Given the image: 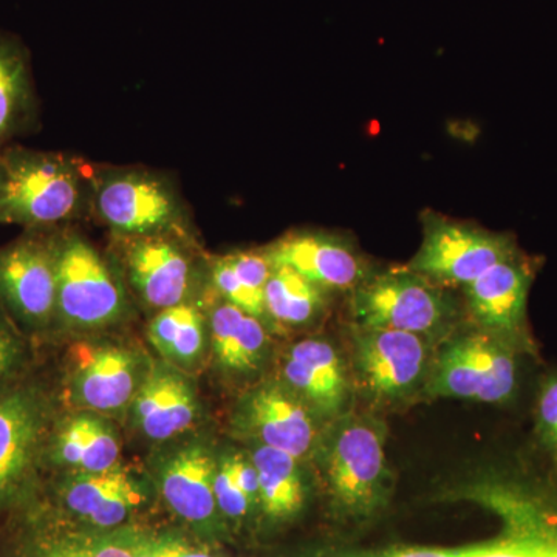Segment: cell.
<instances>
[{
    "instance_id": "6da1fadb",
    "label": "cell",
    "mask_w": 557,
    "mask_h": 557,
    "mask_svg": "<svg viewBox=\"0 0 557 557\" xmlns=\"http://www.w3.org/2000/svg\"><path fill=\"white\" fill-rule=\"evenodd\" d=\"M313 456L333 511L348 522L373 518L391 497L386 426L364 413H343L319 435Z\"/></svg>"
},
{
    "instance_id": "7a4b0ae2",
    "label": "cell",
    "mask_w": 557,
    "mask_h": 557,
    "mask_svg": "<svg viewBox=\"0 0 557 557\" xmlns=\"http://www.w3.org/2000/svg\"><path fill=\"white\" fill-rule=\"evenodd\" d=\"M5 182L0 225L47 231L89 209L91 174L62 153L7 148L0 152Z\"/></svg>"
},
{
    "instance_id": "3957f363",
    "label": "cell",
    "mask_w": 557,
    "mask_h": 557,
    "mask_svg": "<svg viewBox=\"0 0 557 557\" xmlns=\"http://www.w3.org/2000/svg\"><path fill=\"white\" fill-rule=\"evenodd\" d=\"M500 519L496 537L463 548V557H557V487L541 480L491 472L457 490Z\"/></svg>"
},
{
    "instance_id": "277c9868",
    "label": "cell",
    "mask_w": 557,
    "mask_h": 557,
    "mask_svg": "<svg viewBox=\"0 0 557 557\" xmlns=\"http://www.w3.org/2000/svg\"><path fill=\"white\" fill-rule=\"evenodd\" d=\"M89 209L120 237L182 234L186 208L172 182L141 168L91 174Z\"/></svg>"
},
{
    "instance_id": "5b68a950",
    "label": "cell",
    "mask_w": 557,
    "mask_h": 557,
    "mask_svg": "<svg viewBox=\"0 0 557 557\" xmlns=\"http://www.w3.org/2000/svg\"><path fill=\"white\" fill-rule=\"evenodd\" d=\"M129 304L115 271L76 233L57 237V314L54 324L73 332L112 327Z\"/></svg>"
},
{
    "instance_id": "8992f818",
    "label": "cell",
    "mask_w": 557,
    "mask_h": 557,
    "mask_svg": "<svg viewBox=\"0 0 557 557\" xmlns=\"http://www.w3.org/2000/svg\"><path fill=\"white\" fill-rule=\"evenodd\" d=\"M355 327L398 330L431 338L449 327L457 309L445 287L409 269L366 277L351 289Z\"/></svg>"
},
{
    "instance_id": "52a82bcc",
    "label": "cell",
    "mask_w": 557,
    "mask_h": 557,
    "mask_svg": "<svg viewBox=\"0 0 557 557\" xmlns=\"http://www.w3.org/2000/svg\"><path fill=\"white\" fill-rule=\"evenodd\" d=\"M53 428L42 388L0 383V508L21 502L36 486Z\"/></svg>"
},
{
    "instance_id": "ba28073f",
    "label": "cell",
    "mask_w": 557,
    "mask_h": 557,
    "mask_svg": "<svg viewBox=\"0 0 557 557\" xmlns=\"http://www.w3.org/2000/svg\"><path fill=\"white\" fill-rule=\"evenodd\" d=\"M515 348L504 341L478 332L456 336L440 350L426 380L431 397L507 403L518 387Z\"/></svg>"
},
{
    "instance_id": "9c48e42d",
    "label": "cell",
    "mask_w": 557,
    "mask_h": 557,
    "mask_svg": "<svg viewBox=\"0 0 557 557\" xmlns=\"http://www.w3.org/2000/svg\"><path fill=\"white\" fill-rule=\"evenodd\" d=\"M519 251L515 237L509 234L426 212L423 242L408 269L442 287H467L491 267Z\"/></svg>"
},
{
    "instance_id": "30bf717a",
    "label": "cell",
    "mask_w": 557,
    "mask_h": 557,
    "mask_svg": "<svg viewBox=\"0 0 557 557\" xmlns=\"http://www.w3.org/2000/svg\"><path fill=\"white\" fill-rule=\"evenodd\" d=\"M146 358L112 341H79L69 351L65 383L79 409L113 416L129 409L149 373Z\"/></svg>"
},
{
    "instance_id": "8fae6325",
    "label": "cell",
    "mask_w": 557,
    "mask_h": 557,
    "mask_svg": "<svg viewBox=\"0 0 557 557\" xmlns=\"http://www.w3.org/2000/svg\"><path fill=\"white\" fill-rule=\"evenodd\" d=\"M28 231L0 248V309L16 324L44 332L57 314V237Z\"/></svg>"
},
{
    "instance_id": "7c38bea8",
    "label": "cell",
    "mask_w": 557,
    "mask_h": 557,
    "mask_svg": "<svg viewBox=\"0 0 557 557\" xmlns=\"http://www.w3.org/2000/svg\"><path fill=\"white\" fill-rule=\"evenodd\" d=\"M351 359L358 383L379 401L409 398L429 376L428 341L413 333L355 327Z\"/></svg>"
},
{
    "instance_id": "4fadbf2b",
    "label": "cell",
    "mask_w": 557,
    "mask_h": 557,
    "mask_svg": "<svg viewBox=\"0 0 557 557\" xmlns=\"http://www.w3.org/2000/svg\"><path fill=\"white\" fill-rule=\"evenodd\" d=\"M534 276V260L519 251L463 287L469 314L479 330L504 341L518 354H534L527 321L528 295Z\"/></svg>"
},
{
    "instance_id": "5bb4252c",
    "label": "cell",
    "mask_w": 557,
    "mask_h": 557,
    "mask_svg": "<svg viewBox=\"0 0 557 557\" xmlns=\"http://www.w3.org/2000/svg\"><path fill=\"white\" fill-rule=\"evenodd\" d=\"M319 418L282 381H267L248 391L234 408V434L260 446L311 456L319 435Z\"/></svg>"
},
{
    "instance_id": "9a60e30c",
    "label": "cell",
    "mask_w": 557,
    "mask_h": 557,
    "mask_svg": "<svg viewBox=\"0 0 557 557\" xmlns=\"http://www.w3.org/2000/svg\"><path fill=\"white\" fill-rule=\"evenodd\" d=\"M124 271L137 298L149 309H171L188 302L193 263L177 234L121 237Z\"/></svg>"
},
{
    "instance_id": "2e32d148",
    "label": "cell",
    "mask_w": 557,
    "mask_h": 557,
    "mask_svg": "<svg viewBox=\"0 0 557 557\" xmlns=\"http://www.w3.org/2000/svg\"><path fill=\"white\" fill-rule=\"evenodd\" d=\"M218 456L203 440H186L157 460L156 474L168 507L197 530L218 522L214 496Z\"/></svg>"
},
{
    "instance_id": "e0dca14e",
    "label": "cell",
    "mask_w": 557,
    "mask_h": 557,
    "mask_svg": "<svg viewBox=\"0 0 557 557\" xmlns=\"http://www.w3.org/2000/svg\"><path fill=\"white\" fill-rule=\"evenodd\" d=\"M282 383L319 418L333 421L346 413L350 383L333 344L321 338L298 341L282 359Z\"/></svg>"
},
{
    "instance_id": "ac0fdd59",
    "label": "cell",
    "mask_w": 557,
    "mask_h": 557,
    "mask_svg": "<svg viewBox=\"0 0 557 557\" xmlns=\"http://www.w3.org/2000/svg\"><path fill=\"white\" fill-rule=\"evenodd\" d=\"M273 267H288L324 289H355L368 277L357 249L335 234L298 231L263 249Z\"/></svg>"
},
{
    "instance_id": "d6986e66",
    "label": "cell",
    "mask_w": 557,
    "mask_h": 557,
    "mask_svg": "<svg viewBox=\"0 0 557 557\" xmlns=\"http://www.w3.org/2000/svg\"><path fill=\"white\" fill-rule=\"evenodd\" d=\"M127 410L138 434L163 443L194 426L200 405L196 387L185 373L170 364H157L150 368Z\"/></svg>"
},
{
    "instance_id": "ffe728a7",
    "label": "cell",
    "mask_w": 557,
    "mask_h": 557,
    "mask_svg": "<svg viewBox=\"0 0 557 557\" xmlns=\"http://www.w3.org/2000/svg\"><path fill=\"white\" fill-rule=\"evenodd\" d=\"M61 500L76 518L112 530L148 500V491L141 480L121 467L95 474L70 472L61 485Z\"/></svg>"
},
{
    "instance_id": "44dd1931",
    "label": "cell",
    "mask_w": 557,
    "mask_h": 557,
    "mask_svg": "<svg viewBox=\"0 0 557 557\" xmlns=\"http://www.w3.org/2000/svg\"><path fill=\"white\" fill-rule=\"evenodd\" d=\"M119 432L101 413H73L54 424L47 458L70 472L95 474L120 467Z\"/></svg>"
},
{
    "instance_id": "7402d4cb",
    "label": "cell",
    "mask_w": 557,
    "mask_h": 557,
    "mask_svg": "<svg viewBox=\"0 0 557 557\" xmlns=\"http://www.w3.org/2000/svg\"><path fill=\"white\" fill-rule=\"evenodd\" d=\"M212 354L220 369L249 375L263 364L269 351V333L260 319L222 299L209 317Z\"/></svg>"
},
{
    "instance_id": "603a6c76",
    "label": "cell",
    "mask_w": 557,
    "mask_h": 557,
    "mask_svg": "<svg viewBox=\"0 0 557 557\" xmlns=\"http://www.w3.org/2000/svg\"><path fill=\"white\" fill-rule=\"evenodd\" d=\"M249 457L258 469L260 511L274 522L296 518L306 504V480L299 458L260 445Z\"/></svg>"
},
{
    "instance_id": "cb8c5ba5",
    "label": "cell",
    "mask_w": 557,
    "mask_h": 557,
    "mask_svg": "<svg viewBox=\"0 0 557 557\" xmlns=\"http://www.w3.org/2000/svg\"><path fill=\"white\" fill-rule=\"evenodd\" d=\"M148 338L161 357L174 368H196L207 346V318L194 304H180L153 317Z\"/></svg>"
},
{
    "instance_id": "d4e9b609",
    "label": "cell",
    "mask_w": 557,
    "mask_h": 557,
    "mask_svg": "<svg viewBox=\"0 0 557 557\" xmlns=\"http://www.w3.org/2000/svg\"><path fill=\"white\" fill-rule=\"evenodd\" d=\"M32 104L27 50L20 39L0 33V152L27 123Z\"/></svg>"
},
{
    "instance_id": "484cf974",
    "label": "cell",
    "mask_w": 557,
    "mask_h": 557,
    "mask_svg": "<svg viewBox=\"0 0 557 557\" xmlns=\"http://www.w3.org/2000/svg\"><path fill=\"white\" fill-rule=\"evenodd\" d=\"M325 293L288 267H273L265 285L267 317L285 327H307L325 310Z\"/></svg>"
},
{
    "instance_id": "4316f807",
    "label": "cell",
    "mask_w": 557,
    "mask_h": 557,
    "mask_svg": "<svg viewBox=\"0 0 557 557\" xmlns=\"http://www.w3.org/2000/svg\"><path fill=\"white\" fill-rule=\"evenodd\" d=\"M141 533L116 530L102 536L69 539L39 557H138Z\"/></svg>"
},
{
    "instance_id": "83f0119b",
    "label": "cell",
    "mask_w": 557,
    "mask_h": 557,
    "mask_svg": "<svg viewBox=\"0 0 557 557\" xmlns=\"http://www.w3.org/2000/svg\"><path fill=\"white\" fill-rule=\"evenodd\" d=\"M211 278L220 298L239 307L240 310L247 311L248 314L260 319L265 324L267 319H269L267 317L265 293L247 287L234 274L223 256L212 262Z\"/></svg>"
},
{
    "instance_id": "f1b7e54d",
    "label": "cell",
    "mask_w": 557,
    "mask_h": 557,
    "mask_svg": "<svg viewBox=\"0 0 557 557\" xmlns=\"http://www.w3.org/2000/svg\"><path fill=\"white\" fill-rule=\"evenodd\" d=\"M214 496L219 512L233 522H240L249 512L255 511L244 491L234 479L231 453L218 456V467L214 474Z\"/></svg>"
},
{
    "instance_id": "f546056e",
    "label": "cell",
    "mask_w": 557,
    "mask_h": 557,
    "mask_svg": "<svg viewBox=\"0 0 557 557\" xmlns=\"http://www.w3.org/2000/svg\"><path fill=\"white\" fill-rule=\"evenodd\" d=\"M536 431L544 448L557 461V373L547 376L539 391Z\"/></svg>"
},
{
    "instance_id": "4dcf8cb0",
    "label": "cell",
    "mask_w": 557,
    "mask_h": 557,
    "mask_svg": "<svg viewBox=\"0 0 557 557\" xmlns=\"http://www.w3.org/2000/svg\"><path fill=\"white\" fill-rule=\"evenodd\" d=\"M231 270L247 287L265 293V285L273 271V265L265 251H234L223 256Z\"/></svg>"
},
{
    "instance_id": "1f68e13d",
    "label": "cell",
    "mask_w": 557,
    "mask_h": 557,
    "mask_svg": "<svg viewBox=\"0 0 557 557\" xmlns=\"http://www.w3.org/2000/svg\"><path fill=\"white\" fill-rule=\"evenodd\" d=\"M24 343L5 319L0 318V383H5L24 362Z\"/></svg>"
},
{
    "instance_id": "d6a6232c",
    "label": "cell",
    "mask_w": 557,
    "mask_h": 557,
    "mask_svg": "<svg viewBox=\"0 0 557 557\" xmlns=\"http://www.w3.org/2000/svg\"><path fill=\"white\" fill-rule=\"evenodd\" d=\"M231 465H233L234 479L248 497L252 509L260 508L259 474L251 457L247 454L231 453Z\"/></svg>"
},
{
    "instance_id": "836d02e7",
    "label": "cell",
    "mask_w": 557,
    "mask_h": 557,
    "mask_svg": "<svg viewBox=\"0 0 557 557\" xmlns=\"http://www.w3.org/2000/svg\"><path fill=\"white\" fill-rule=\"evenodd\" d=\"M333 557H463V548L403 547L383 549V552L346 553V555Z\"/></svg>"
},
{
    "instance_id": "e575fe53",
    "label": "cell",
    "mask_w": 557,
    "mask_h": 557,
    "mask_svg": "<svg viewBox=\"0 0 557 557\" xmlns=\"http://www.w3.org/2000/svg\"><path fill=\"white\" fill-rule=\"evenodd\" d=\"M153 552L157 557H214L172 536L153 537Z\"/></svg>"
},
{
    "instance_id": "d590c367",
    "label": "cell",
    "mask_w": 557,
    "mask_h": 557,
    "mask_svg": "<svg viewBox=\"0 0 557 557\" xmlns=\"http://www.w3.org/2000/svg\"><path fill=\"white\" fill-rule=\"evenodd\" d=\"M138 557H157L153 552V536L141 533L138 542Z\"/></svg>"
},
{
    "instance_id": "8d00e7d4",
    "label": "cell",
    "mask_w": 557,
    "mask_h": 557,
    "mask_svg": "<svg viewBox=\"0 0 557 557\" xmlns=\"http://www.w3.org/2000/svg\"><path fill=\"white\" fill-rule=\"evenodd\" d=\"M3 182H5V171H3L2 160H0V194H2Z\"/></svg>"
}]
</instances>
